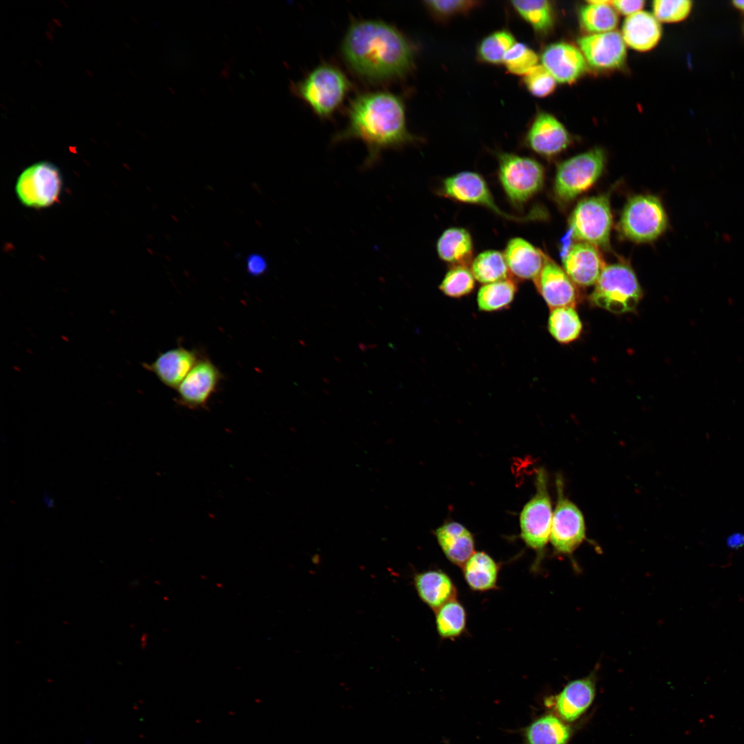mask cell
<instances>
[{"mask_svg": "<svg viewBox=\"0 0 744 744\" xmlns=\"http://www.w3.org/2000/svg\"><path fill=\"white\" fill-rule=\"evenodd\" d=\"M220 380L221 373L213 362L199 360L177 387V403L190 409L206 407Z\"/></svg>", "mask_w": 744, "mask_h": 744, "instance_id": "cell-14", "label": "cell"}, {"mask_svg": "<svg viewBox=\"0 0 744 744\" xmlns=\"http://www.w3.org/2000/svg\"><path fill=\"white\" fill-rule=\"evenodd\" d=\"M426 7L439 19L468 12L477 7L479 2L468 0H433L424 2Z\"/></svg>", "mask_w": 744, "mask_h": 744, "instance_id": "cell-39", "label": "cell"}, {"mask_svg": "<svg viewBox=\"0 0 744 744\" xmlns=\"http://www.w3.org/2000/svg\"><path fill=\"white\" fill-rule=\"evenodd\" d=\"M414 586L420 599L433 610L455 599L456 595L452 580L441 570H427L416 574Z\"/></svg>", "mask_w": 744, "mask_h": 744, "instance_id": "cell-24", "label": "cell"}, {"mask_svg": "<svg viewBox=\"0 0 744 744\" xmlns=\"http://www.w3.org/2000/svg\"><path fill=\"white\" fill-rule=\"evenodd\" d=\"M561 479H557V504L552 514L550 539L554 548L562 554L572 553L586 535L583 515L564 494Z\"/></svg>", "mask_w": 744, "mask_h": 744, "instance_id": "cell-12", "label": "cell"}, {"mask_svg": "<svg viewBox=\"0 0 744 744\" xmlns=\"http://www.w3.org/2000/svg\"><path fill=\"white\" fill-rule=\"evenodd\" d=\"M644 3L645 1L643 0H616L612 1V6L616 10L628 17L640 12Z\"/></svg>", "mask_w": 744, "mask_h": 744, "instance_id": "cell-40", "label": "cell"}, {"mask_svg": "<svg viewBox=\"0 0 744 744\" xmlns=\"http://www.w3.org/2000/svg\"><path fill=\"white\" fill-rule=\"evenodd\" d=\"M435 623L441 637L451 639L459 637L466 627V610L459 602L455 599L451 600L436 610Z\"/></svg>", "mask_w": 744, "mask_h": 744, "instance_id": "cell-33", "label": "cell"}, {"mask_svg": "<svg viewBox=\"0 0 744 744\" xmlns=\"http://www.w3.org/2000/svg\"><path fill=\"white\" fill-rule=\"evenodd\" d=\"M473 241L470 232L463 227H452L444 230L437 241L439 258L451 265L467 266L471 263Z\"/></svg>", "mask_w": 744, "mask_h": 744, "instance_id": "cell-26", "label": "cell"}, {"mask_svg": "<svg viewBox=\"0 0 744 744\" xmlns=\"http://www.w3.org/2000/svg\"><path fill=\"white\" fill-rule=\"evenodd\" d=\"M517 286L511 278L483 285L477 295L479 309L493 312L506 309L513 301Z\"/></svg>", "mask_w": 744, "mask_h": 744, "instance_id": "cell-31", "label": "cell"}, {"mask_svg": "<svg viewBox=\"0 0 744 744\" xmlns=\"http://www.w3.org/2000/svg\"><path fill=\"white\" fill-rule=\"evenodd\" d=\"M61 188L62 177L59 169L51 163L41 161L27 167L19 175L16 193L23 205L43 208L56 203Z\"/></svg>", "mask_w": 744, "mask_h": 744, "instance_id": "cell-11", "label": "cell"}, {"mask_svg": "<svg viewBox=\"0 0 744 744\" xmlns=\"http://www.w3.org/2000/svg\"><path fill=\"white\" fill-rule=\"evenodd\" d=\"M535 487V495L520 514L521 536L528 546L541 550L550 539L552 519L548 476L542 468L537 473Z\"/></svg>", "mask_w": 744, "mask_h": 744, "instance_id": "cell-10", "label": "cell"}, {"mask_svg": "<svg viewBox=\"0 0 744 744\" xmlns=\"http://www.w3.org/2000/svg\"><path fill=\"white\" fill-rule=\"evenodd\" d=\"M534 282L550 310L565 307L575 308L581 300L578 287L564 269L547 255Z\"/></svg>", "mask_w": 744, "mask_h": 744, "instance_id": "cell-15", "label": "cell"}, {"mask_svg": "<svg viewBox=\"0 0 744 744\" xmlns=\"http://www.w3.org/2000/svg\"><path fill=\"white\" fill-rule=\"evenodd\" d=\"M475 280L471 270L467 266L454 265L446 272L439 288L445 296L459 298L473 291Z\"/></svg>", "mask_w": 744, "mask_h": 744, "instance_id": "cell-35", "label": "cell"}, {"mask_svg": "<svg viewBox=\"0 0 744 744\" xmlns=\"http://www.w3.org/2000/svg\"><path fill=\"white\" fill-rule=\"evenodd\" d=\"M498 162L500 184L513 205H523L542 189L545 172L538 161L515 154L501 153Z\"/></svg>", "mask_w": 744, "mask_h": 744, "instance_id": "cell-7", "label": "cell"}, {"mask_svg": "<svg viewBox=\"0 0 744 744\" xmlns=\"http://www.w3.org/2000/svg\"><path fill=\"white\" fill-rule=\"evenodd\" d=\"M437 541L447 559L463 566L474 552V539L471 532L457 522H449L435 531Z\"/></svg>", "mask_w": 744, "mask_h": 744, "instance_id": "cell-25", "label": "cell"}, {"mask_svg": "<svg viewBox=\"0 0 744 744\" xmlns=\"http://www.w3.org/2000/svg\"><path fill=\"white\" fill-rule=\"evenodd\" d=\"M511 5L536 32L546 34L552 28L554 11L549 1L518 0L511 1Z\"/></svg>", "mask_w": 744, "mask_h": 744, "instance_id": "cell-32", "label": "cell"}, {"mask_svg": "<svg viewBox=\"0 0 744 744\" xmlns=\"http://www.w3.org/2000/svg\"><path fill=\"white\" fill-rule=\"evenodd\" d=\"M536 52L523 43H515L506 53L503 64L506 70L516 75H525L537 65Z\"/></svg>", "mask_w": 744, "mask_h": 744, "instance_id": "cell-36", "label": "cell"}, {"mask_svg": "<svg viewBox=\"0 0 744 744\" xmlns=\"http://www.w3.org/2000/svg\"><path fill=\"white\" fill-rule=\"evenodd\" d=\"M577 727L548 712L523 729L522 744H569Z\"/></svg>", "mask_w": 744, "mask_h": 744, "instance_id": "cell-22", "label": "cell"}, {"mask_svg": "<svg viewBox=\"0 0 744 744\" xmlns=\"http://www.w3.org/2000/svg\"><path fill=\"white\" fill-rule=\"evenodd\" d=\"M351 88L347 75L338 67L323 63L303 79L292 83V93L306 103L322 118L331 116Z\"/></svg>", "mask_w": 744, "mask_h": 744, "instance_id": "cell-3", "label": "cell"}, {"mask_svg": "<svg viewBox=\"0 0 744 744\" xmlns=\"http://www.w3.org/2000/svg\"><path fill=\"white\" fill-rule=\"evenodd\" d=\"M727 545L732 548H738L744 546V536L741 535L732 536L727 540Z\"/></svg>", "mask_w": 744, "mask_h": 744, "instance_id": "cell-42", "label": "cell"}, {"mask_svg": "<svg viewBox=\"0 0 744 744\" xmlns=\"http://www.w3.org/2000/svg\"><path fill=\"white\" fill-rule=\"evenodd\" d=\"M438 193L459 203L484 207L502 218L517 223L533 220L538 215L531 211L517 216L503 211L495 203L484 178L475 172L464 171L446 178Z\"/></svg>", "mask_w": 744, "mask_h": 744, "instance_id": "cell-9", "label": "cell"}, {"mask_svg": "<svg viewBox=\"0 0 744 744\" xmlns=\"http://www.w3.org/2000/svg\"><path fill=\"white\" fill-rule=\"evenodd\" d=\"M548 330L557 342L568 344L580 337L583 324L575 307H559L550 310Z\"/></svg>", "mask_w": 744, "mask_h": 744, "instance_id": "cell-29", "label": "cell"}, {"mask_svg": "<svg viewBox=\"0 0 744 744\" xmlns=\"http://www.w3.org/2000/svg\"><path fill=\"white\" fill-rule=\"evenodd\" d=\"M662 29L653 14L640 11L627 17L622 27V37L631 48L645 52L654 48L661 39Z\"/></svg>", "mask_w": 744, "mask_h": 744, "instance_id": "cell-23", "label": "cell"}, {"mask_svg": "<svg viewBox=\"0 0 744 744\" xmlns=\"http://www.w3.org/2000/svg\"><path fill=\"white\" fill-rule=\"evenodd\" d=\"M578 45L587 63L594 68L617 69L626 61V43L618 32L583 36L579 39Z\"/></svg>", "mask_w": 744, "mask_h": 744, "instance_id": "cell-16", "label": "cell"}, {"mask_svg": "<svg viewBox=\"0 0 744 744\" xmlns=\"http://www.w3.org/2000/svg\"><path fill=\"white\" fill-rule=\"evenodd\" d=\"M668 226L665 208L661 200L652 194H638L630 198L618 224L621 236L637 243L657 240Z\"/></svg>", "mask_w": 744, "mask_h": 744, "instance_id": "cell-6", "label": "cell"}, {"mask_svg": "<svg viewBox=\"0 0 744 744\" xmlns=\"http://www.w3.org/2000/svg\"><path fill=\"white\" fill-rule=\"evenodd\" d=\"M361 140L366 146L364 167L379 162L384 150L400 149L416 139L407 129L402 99L391 92L359 94L350 102L345 127L333 137V143Z\"/></svg>", "mask_w": 744, "mask_h": 744, "instance_id": "cell-2", "label": "cell"}, {"mask_svg": "<svg viewBox=\"0 0 744 744\" xmlns=\"http://www.w3.org/2000/svg\"><path fill=\"white\" fill-rule=\"evenodd\" d=\"M267 264L264 258L258 255H253L247 260V270L254 276H258L266 270Z\"/></svg>", "mask_w": 744, "mask_h": 744, "instance_id": "cell-41", "label": "cell"}, {"mask_svg": "<svg viewBox=\"0 0 744 744\" xmlns=\"http://www.w3.org/2000/svg\"><path fill=\"white\" fill-rule=\"evenodd\" d=\"M542 65L560 83H572L586 71L587 62L581 50L566 42L548 45L541 55Z\"/></svg>", "mask_w": 744, "mask_h": 744, "instance_id": "cell-19", "label": "cell"}, {"mask_svg": "<svg viewBox=\"0 0 744 744\" xmlns=\"http://www.w3.org/2000/svg\"><path fill=\"white\" fill-rule=\"evenodd\" d=\"M652 6L653 15L659 22L675 23L683 21L689 15L692 2L690 0H655Z\"/></svg>", "mask_w": 744, "mask_h": 744, "instance_id": "cell-37", "label": "cell"}, {"mask_svg": "<svg viewBox=\"0 0 744 744\" xmlns=\"http://www.w3.org/2000/svg\"><path fill=\"white\" fill-rule=\"evenodd\" d=\"M341 53L360 78L374 83L402 79L413 69L414 45L392 25L380 20L353 22L342 39Z\"/></svg>", "mask_w": 744, "mask_h": 744, "instance_id": "cell-1", "label": "cell"}, {"mask_svg": "<svg viewBox=\"0 0 744 744\" xmlns=\"http://www.w3.org/2000/svg\"><path fill=\"white\" fill-rule=\"evenodd\" d=\"M596 684L595 672L572 680L561 692L548 697L545 705L563 721L573 724L585 715L594 703Z\"/></svg>", "mask_w": 744, "mask_h": 744, "instance_id": "cell-13", "label": "cell"}, {"mask_svg": "<svg viewBox=\"0 0 744 744\" xmlns=\"http://www.w3.org/2000/svg\"><path fill=\"white\" fill-rule=\"evenodd\" d=\"M643 297V291L633 269L620 261L606 265L590 295L595 307L614 314L634 311Z\"/></svg>", "mask_w": 744, "mask_h": 744, "instance_id": "cell-4", "label": "cell"}, {"mask_svg": "<svg viewBox=\"0 0 744 744\" xmlns=\"http://www.w3.org/2000/svg\"><path fill=\"white\" fill-rule=\"evenodd\" d=\"M515 43V37L510 32L497 30L482 39L477 48V55L484 62L500 64L503 63L506 53Z\"/></svg>", "mask_w": 744, "mask_h": 744, "instance_id": "cell-34", "label": "cell"}, {"mask_svg": "<svg viewBox=\"0 0 744 744\" xmlns=\"http://www.w3.org/2000/svg\"><path fill=\"white\" fill-rule=\"evenodd\" d=\"M569 225L578 242L608 249L612 226L609 196L601 194L580 200L570 216Z\"/></svg>", "mask_w": 744, "mask_h": 744, "instance_id": "cell-8", "label": "cell"}, {"mask_svg": "<svg viewBox=\"0 0 744 744\" xmlns=\"http://www.w3.org/2000/svg\"><path fill=\"white\" fill-rule=\"evenodd\" d=\"M579 19L584 30L591 34L611 32L619 21L612 1L604 0L588 1L579 9Z\"/></svg>", "mask_w": 744, "mask_h": 744, "instance_id": "cell-28", "label": "cell"}, {"mask_svg": "<svg viewBox=\"0 0 744 744\" xmlns=\"http://www.w3.org/2000/svg\"><path fill=\"white\" fill-rule=\"evenodd\" d=\"M510 275L520 280H534L539 274L546 255L526 240L510 239L504 253Z\"/></svg>", "mask_w": 744, "mask_h": 744, "instance_id": "cell-21", "label": "cell"}, {"mask_svg": "<svg viewBox=\"0 0 744 744\" xmlns=\"http://www.w3.org/2000/svg\"><path fill=\"white\" fill-rule=\"evenodd\" d=\"M198 360L193 350L177 347L159 353L154 361L142 366L164 385L177 389Z\"/></svg>", "mask_w": 744, "mask_h": 744, "instance_id": "cell-20", "label": "cell"}, {"mask_svg": "<svg viewBox=\"0 0 744 744\" xmlns=\"http://www.w3.org/2000/svg\"><path fill=\"white\" fill-rule=\"evenodd\" d=\"M605 267L598 247L587 242L573 244L563 258V269L577 287L595 285Z\"/></svg>", "mask_w": 744, "mask_h": 744, "instance_id": "cell-18", "label": "cell"}, {"mask_svg": "<svg viewBox=\"0 0 744 744\" xmlns=\"http://www.w3.org/2000/svg\"><path fill=\"white\" fill-rule=\"evenodd\" d=\"M528 146L535 153L552 157L565 150L570 136L564 125L553 115L539 112L532 123L526 137Z\"/></svg>", "mask_w": 744, "mask_h": 744, "instance_id": "cell-17", "label": "cell"}, {"mask_svg": "<svg viewBox=\"0 0 744 744\" xmlns=\"http://www.w3.org/2000/svg\"><path fill=\"white\" fill-rule=\"evenodd\" d=\"M606 161L604 151L596 147L559 163L553 183L557 200L567 204L588 191L601 176Z\"/></svg>", "mask_w": 744, "mask_h": 744, "instance_id": "cell-5", "label": "cell"}, {"mask_svg": "<svg viewBox=\"0 0 744 744\" xmlns=\"http://www.w3.org/2000/svg\"><path fill=\"white\" fill-rule=\"evenodd\" d=\"M499 567L484 552H474L463 566V575L468 586L476 591H487L495 588Z\"/></svg>", "mask_w": 744, "mask_h": 744, "instance_id": "cell-27", "label": "cell"}, {"mask_svg": "<svg viewBox=\"0 0 744 744\" xmlns=\"http://www.w3.org/2000/svg\"><path fill=\"white\" fill-rule=\"evenodd\" d=\"M732 3L734 6L744 11V1L736 0L734 1Z\"/></svg>", "mask_w": 744, "mask_h": 744, "instance_id": "cell-43", "label": "cell"}, {"mask_svg": "<svg viewBox=\"0 0 744 744\" xmlns=\"http://www.w3.org/2000/svg\"><path fill=\"white\" fill-rule=\"evenodd\" d=\"M523 81L528 92L539 98L552 94L557 83L554 77L542 65H537L530 70L524 76Z\"/></svg>", "mask_w": 744, "mask_h": 744, "instance_id": "cell-38", "label": "cell"}, {"mask_svg": "<svg viewBox=\"0 0 744 744\" xmlns=\"http://www.w3.org/2000/svg\"><path fill=\"white\" fill-rule=\"evenodd\" d=\"M471 270L475 279L484 285L510 278L504 255L497 250L479 253L472 260Z\"/></svg>", "mask_w": 744, "mask_h": 744, "instance_id": "cell-30", "label": "cell"}]
</instances>
